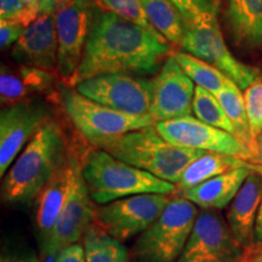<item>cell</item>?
<instances>
[{
  "label": "cell",
  "mask_w": 262,
  "mask_h": 262,
  "mask_svg": "<svg viewBox=\"0 0 262 262\" xmlns=\"http://www.w3.org/2000/svg\"><path fill=\"white\" fill-rule=\"evenodd\" d=\"M85 97L130 116H150L155 80L130 74H104L81 81Z\"/></svg>",
  "instance_id": "8"
},
{
  "label": "cell",
  "mask_w": 262,
  "mask_h": 262,
  "mask_svg": "<svg viewBox=\"0 0 262 262\" xmlns=\"http://www.w3.org/2000/svg\"><path fill=\"white\" fill-rule=\"evenodd\" d=\"M86 262H129V253L123 242L118 241L95 224L83 235Z\"/></svg>",
  "instance_id": "25"
},
{
  "label": "cell",
  "mask_w": 262,
  "mask_h": 262,
  "mask_svg": "<svg viewBox=\"0 0 262 262\" xmlns=\"http://www.w3.org/2000/svg\"><path fill=\"white\" fill-rule=\"evenodd\" d=\"M58 98L66 116L94 148L103 149L130 131L156 125L152 116H130L90 100L75 88L61 85Z\"/></svg>",
  "instance_id": "5"
},
{
  "label": "cell",
  "mask_w": 262,
  "mask_h": 262,
  "mask_svg": "<svg viewBox=\"0 0 262 262\" xmlns=\"http://www.w3.org/2000/svg\"><path fill=\"white\" fill-rule=\"evenodd\" d=\"M249 255L217 210H202L176 262H233Z\"/></svg>",
  "instance_id": "10"
},
{
  "label": "cell",
  "mask_w": 262,
  "mask_h": 262,
  "mask_svg": "<svg viewBox=\"0 0 262 262\" xmlns=\"http://www.w3.org/2000/svg\"><path fill=\"white\" fill-rule=\"evenodd\" d=\"M156 127L164 139L175 146L220 153L247 162L253 160L250 150L234 135L209 125L198 118L189 116L159 122Z\"/></svg>",
  "instance_id": "12"
},
{
  "label": "cell",
  "mask_w": 262,
  "mask_h": 262,
  "mask_svg": "<svg viewBox=\"0 0 262 262\" xmlns=\"http://www.w3.org/2000/svg\"><path fill=\"white\" fill-rule=\"evenodd\" d=\"M250 262H262V251L256 255H254V256H251Z\"/></svg>",
  "instance_id": "37"
},
{
  "label": "cell",
  "mask_w": 262,
  "mask_h": 262,
  "mask_svg": "<svg viewBox=\"0 0 262 262\" xmlns=\"http://www.w3.org/2000/svg\"><path fill=\"white\" fill-rule=\"evenodd\" d=\"M187 25L202 24L217 19L220 0H171Z\"/></svg>",
  "instance_id": "28"
},
{
  "label": "cell",
  "mask_w": 262,
  "mask_h": 262,
  "mask_svg": "<svg viewBox=\"0 0 262 262\" xmlns=\"http://www.w3.org/2000/svg\"><path fill=\"white\" fill-rule=\"evenodd\" d=\"M54 258H55L54 256H48L47 260H45V262H56L54 260Z\"/></svg>",
  "instance_id": "39"
},
{
  "label": "cell",
  "mask_w": 262,
  "mask_h": 262,
  "mask_svg": "<svg viewBox=\"0 0 262 262\" xmlns=\"http://www.w3.org/2000/svg\"><path fill=\"white\" fill-rule=\"evenodd\" d=\"M171 199V194L163 193H142L117 199L96 206L95 224L118 241L125 242L146 231Z\"/></svg>",
  "instance_id": "7"
},
{
  "label": "cell",
  "mask_w": 262,
  "mask_h": 262,
  "mask_svg": "<svg viewBox=\"0 0 262 262\" xmlns=\"http://www.w3.org/2000/svg\"><path fill=\"white\" fill-rule=\"evenodd\" d=\"M251 171L250 168L234 169L178 193L203 210H220L231 204Z\"/></svg>",
  "instance_id": "20"
},
{
  "label": "cell",
  "mask_w": 262,
  "mask_h": 262,
  "mask_svg": "<svg viewBox=\"0 0 262 262\" xmlns=\"http://www.w3.org/2000/svg\"><path fill=\"white\" fill-rule=\"evenodd\" d=\"M171 51L160 33L96 4L83 60L70 86L104 74H152Z\"/></svg>",
  "instance_id": "1"
},
{
  "label": "cell",
  "mask_w": 262,
  "mask_h": 262,
  "mask_svg": "<svg viewBox=\"0 0 262 262\" xmlns=\"http://www.w3.org/2000/svg\"><path fill=\"white\" fill-rule=\"evenodd\" d=\"M261 249H262V199L260 203V208H258L256 224H255V247L253 249V253H251V256L256 255Z\"/></svg>",
  "instance_id": "36"
},
{
  "label": "cell",
  "mask_w": 262,
  "mask_h": 262,
  "mask_svg": "<svg viewBox=\"0 0 262 262\" xmlns=\"http://www.w3.org/2000/svg\"><path fill=\"white\" fill-rule=\"evenodd\" d=\"M25 25L12 21H0V47L2 50H8L14 47L21 35L24 34Z\"/></svg>",
  "instance_id": "32"
},
{
  "label": "cell",
  "mask_w": 262,
  "mask_h": 262,
  "mask_svg": "<svg viewBox=\"0 0 262 262\" xmlns=\"http://www.w3.org/2000/svg\"><path fill=\"white\" fill-rule=\"evenodd\" d=\"M262 199V175L251 171L229 204L227 222L234 238L251 255L255 247V224Z\"/></svg>",
  "instance_id": "18"
},
{
  "label": "cell",
  "mask_w": 262,
  "mask_h": 262,
  "mask_svg": "<svg viewBox=\"0 0 262 262\" xmlns=\"http://www.w3.org/2000/svg\"><path fill=\"white\" fill-rule=\"evenodd\" d=\"M153 80L150 116L157 123L192 116L194 83L172 54L165 58L159 74Z\"/></svg>",
  "instance_id": "14"
},
{
  "label": "cell",
  "mask_w": 262,
  "mask_h": 262,
  "mask_svg": "<svg viewBox=\"0 0 262 262\" xmlns=\"http://www.w3.org/2000/svg\"><path fill=\"white\" fill-rule=\"evenodd\" d=\"M0 262H40L35 251L31 249H12L2 253Z\"/></svg>",
  "instance_id": "34"
},
{
  "label": "cell",
  "mask_w": 262,
  "mask_h": 262,
  "mask_svg": "<svg viewBox=\"0 0 262 262\" xmlns=\"http://www.w3.org/2000/svg\"><path fill=\"white\" fill-rule=\"evenodd\" d=\"M58 39L54 15L38 16L18 41L12 47V57L21 64H28L49 72H57Z\"/></svg>",
  "instance_id": "17"
},
{
  "label": "cell",
  "mask_w": 262,
  "mask_h": 262,
  "mask_svg": "<svg viewBox=\"0 0 262 262\" xmlns=\"http://www.w3.org/2000/svg\"><path fill=\"white\" fill-rule=\"evenodd\" d=\"M141 4L152 27L170 44L181 47L187 21L171 0H141Z\"/></svg>",
  "instance_id": "23"
},
{
  "label": "cell",
  "mask_w": 262,
  "mask_h": 262,
  "mask_svg": "<svg viewBox=\"0 0 262 262\" xmlns=\"http://www.w3.org/2000/svg\"><path fill=\"white\" fill-rule=\"evenodd\" d=\"M56 75L54 72L28 64L18 67L3 64L0 72V101L3 108L25 102L35 95L49 93L54 89Z\"/></svg>",
  "instance_id": "19"
},
{
  "label": "cell",
  "mask_w": 262,
  "mask_h": 262,
  "mask_svg": "<svg viewBox=\"0 0 262 262\" xmlns=\"http://www.w3.org/2000/svg\"><path fill=\"white\" fill-rule=\"evenodd\" d=\"M226 22L239 48L256 50L262 47V0H228Z\"/></svg>",
  "instance_id": "21"
},
{
  "label": "cell",
  "mask_w": 262,
  "mask_h": 262,
  "mask_svg": "<svg viewBox=\"0 0 262 262\" xmlns=\"http://www.w3.org/2000/svg\"><path fill=\"white\" fill-rule=\"evenodd\" d=\"M88 191L97 205L142 193L172 194L178 186L116 158L104 149L89 150L81 165Z\"/></svg>",
  "instance_id": "3"
},
{
  "label": "cell",
  "mask_w": 262,
  "mask_h": 262,
  "mask_svg": "<svg viewBox=\"0 0 262 262\" xmlns=\"http://www.w3.org/2000/svg\"><path fill=\"white\" fill-rule=\"evenodd\" d=\"M50 118L49 108L28 100L0 112V175L4 176L24 146Z\"/></svg>",
  "instance_id": "13"
},
{
  "label": "cell",
  "mask_w": 262,
  "mask_h": 262,
  "mask_svg": "<svg viewBox=\"0 0 262 262\" xmlns=\"http://www.w3.org/2000/svg\"><path fill=\"white\" fill-rule=\"evenodd\" d=\"M193 113L202 122L234 135V127L221 103L219 102L217 97L201 86H195L194 97H193Z\"/></svg>",
  "instance_id": "27"
},
{
  "label": "cell",
  "mask_w": 262,
  "mask_h": 262,
  "mask_svg": "<svg viewBox=\"0 0 262 262\" xmlns=\"http://www.w3.org/2000/svg\"><path fill=\"white\" fill-rule=\"evenodd\" d=\"M95 3L104 10L112 11L137 25L156 31L147 18L141 0H95Z\"/></svg>",
  "instance_id": "29"
},
{
  "label": "cell",
  "mask_w": 262,
  "mask_h": 262,
  "mask_svg": "<svg viewBox=\"0 0 262 262\" xmlns=\"http://www.w3.org/2000/svg\"><path fill=\"white\" fill-rule=\"evenodd\" d=\"M64 0H25L28 10L35 18L40 15H54Z\"/></svg>",
  "instance_id": "33"
},
{
  "label": "cell",
  "mask_w": 262,
  "mask_h": 262,
  "mask_svg": "<svg viewBox=\"0 0 262 262\" xmlns=\"http://www.w3.org/2000/svg\"><path fill=\"white\" fill-rule=\"evenodd\" d=\"M35 17L25 0H0V21H12L28 27Z\"/></svg>",
  "instance_id": "31"
},
{
  "label": "cell",
  "mask_w": 262,
  "mask_h": 262,
  "mask_svg": "<svg viewBox=\"0 0 262 262\" xmlns=\"http://www.w3.org/2000/svg\"><path fill=\"white\" fill-rule=\"evenodd\" d=\"M250 258H251V256H250V254H249V255H247V256H245V257L239 258V260L233 261V262H250Z\"/></svg>",
  "instance_id": "38"
},
{
  "label": "cell",
  "mask_w": 262,
  "mask_h": 262,
  "mask_svg": "<svg viewBox=\"0 0 262 262\" xmlns=\"http://www.w3.org/2000/svg\"><path fill=\"white\" fill-rule=\"evenodd\" d=\"M56 262H86L85 257V250L81 244H72L62 249L56 256H55Z\"/></svg>",
  "instance_id": "35"
},
{
  "label": "cell",
  "mask_w": 262,
  "mask_h": 262,
  "mask_svg": "<svg viewBox=\"0 0 262 262\" xmlns=\"http://www.w3.org/2000/svg\"><path fill=\"white\" fill-rule=\"evenodd\" d=\"M81 165L77 171L74 187L70 198L52 229L47 245L41 249L42 255L47 257H55L63 248L78 243L83 239L86 229L95 222L96 206L94 205L86 183L84 181Z\"/></svg>",
  "instance_id": "15"
},
{
  "label": "cell",
  "mask_w": 262,
  "mask_h": 262,
  "mask_svg": "<svg viewBox=\"0 0 262 262\" xmlns=\"http://www.w3.org/2000/svg\"><path fill=\"white\" fill-rule=\"evenodd\" d=\"M216 97H217L219 102L221 103L228 119L231 120L232 125L234 127V136L250 150L254 159L256 140L251 135L244 96L241 93V89L232 80L216 95Z\"/></svg>",
  "instance_id": "24"
},
{
  "label": "cell",
  "mask_w": 262,
  "mask_h": 262,
  "mask_svg": "<svg viewBox=\"0 0 262 262\" xmlns=\"http://www.w3.org/2000/svg\"><path fill=\"white\" fill-rule=\"evenodd\" d=\"M81 163L83 162L78 158L77 153L71 149L67 163L55 173L35 198L34 222L41 249L47 245L52 229L70 198Z\"/></svg>",
  "instance_id": "16"
},
{
  "label": "cell",
  "mask_w": 262,
  "mask_h": 262,
  "mask_svg": "<svg viewBox=\"0 0 262 262\" xmlns=\"http://www.w3.org/2000/svg\"><path fill=\"white\" fill-rule=\"evenodd\" d=\"M171 54L178 60L185 73L191 78L193 83L196 84V86L210 91L215 96L229 81H232V79H229L220 70L188 52L171 51Z\"/></svg>",
  "instance_id": "26"
},
{
  "label": "cell",
  "mask_w": 262,
  "mask_h": 262,
  "mask_svg": "<svg viewBox=\"0 0 262 262\" xmlns=\"http://www.w3.org/2000/svg\"><path fill=\"white\" fill-rule=\"evenodd\" d=\"M95 5V0H64L54 14L58 39L56 74L68 86L83 60Z\"/></svg>",
  "instance_id": "9"
},
{
  "label": "cell",
  "mask_w": 262,
  "mask_h": 262,
  "mask_svg": "<svg viewBox=\"0 0 262 262\" xmlns=\"http://www.w3.org/2000/svg\"><path fill=\"white\" fill-rule=\"evenodd\" d=\"M181 48L188 54L208 62L245 90L260 78V71L233 56L224 39L217 19L187 25Z\"/></svg>",
  "instance_id": "11"
},
{
  "label": "cell",
  "mask_w": 262,
  "mask_h": 262,
  "mask_svg": "<svg viewBox=\"0 0 262 262\" xmlns=\"http://www.w3.org/2000/svg\"><path fill=\"white\" fill-rule=\"evenodd\" d=\"M238 168H250L256 171V164H251L235 157L205 152L189 164L178 182V192L194 187L215 176L232 171Z\"/></svg>",
  "instance_id": "22"
},
{
  "label": "cell",
  "mask_w": 262,
  "mask_h": 262,
  "mask_svg": "<svg viewBox=\"0 0 262 262\" xmlns=\"http://www.w3.org/2000/svg\"><path fill=\"white\" fill-rule=\"evenodd\" d=\"M243 96L251 135L256 140L262 134V77L244 90Z\"/></svg>",
  "instance_id": "30"
},
{
  "label": "cell",
  "mask_w": 262,
  "mask_h": 262,
  "mask_svg": "<svg viewBox=\"0 0 262 262\" xmlns=\"http://www.w3.org/2000/svg\"><path fill=\"white\" fill-rule=\"evenodd\" d=\"M261 251H262V249H261V250H260V251H258V253H261ZM258 253H257V254H258Z\"/></svg>",
  "instance_id": "40"
},
{
  "label": "cell",
  "mask_w": 262,
  "mask_h": 262,
  "mask_svg": "<svg viewBox=\"0 0 262 262\" xmlns=\"http://www.w3.org/2000/svg\"><path fill=\"white\" fill-rule=\"evenodd\" d=\"M116 158L178 185L185 169L206 150L183 148L170 143L156 125L130 131L103 148Z\"/></svg>",
  "instance_id": "4"
},
{
  "label": "cell",
  "mask_w": 262,
  "mask_h": 262,
  "mask_svg": "<svg viewBox=\"0 0 262 262\" xmlns=\"http://www.w3.org/2000/svg\"><path fill=\"white\" fill-rule=\"evenodd\" d=\"M71 148L61 124L54 118L44 123L29 140L5 173L2 201L28 204L67 163Z\"/></svg>",
  "instance_id": "2"
},
{
  "label": "cell",
  "mask_w": 262,
  "mask_h": 262,
  "mask_svg": "<svg viewBox=\"0 0 262 262\" xmlns=\"http://www.w3.org/2000/svg\"><path fill=\"white\" fill-rule=\"evenodd\" d=\"M196 205L172 196L162 215L139 235L133 249L135 262H176L198 217Z\"/></svg>",
  "instance_id": "6"
}]
</instances>
